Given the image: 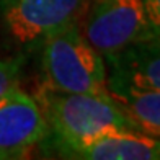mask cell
Instances as JSON below:
<instances>
[{
	"mask_svg": "<svg viewBox=\"0 0 160 160\" xmlns=\"http://www.w3.org/2000/svg\"><path fill=\"white\" fill-rule=\"evenodd\" d=\"M90 0H0V21L12 42L31 46L52 31L77 23Z\"/></svg>",
	"mask_w": 160,
	"mask_h": 160,
	"instance_id": "3",
	"label": "cell"
},
{
	"mask_svg": "<svg viewBox=\"0 0 160 160\" xmlns=\"http://www.w3.org/2000/svg\"><path fill=\"white\" fill-rule=\"evenodd\" d=\"M39 106L62 154L108 131L134 129L106 90L70 93L46 87Z\"/></svg>",
	"mask_w": 160,
	"mask_h": 160,
	"instance_id": "1",
	"label": "cell"
},
{
	"mask_svg": "<svg viewBox=\"0 0 160 160\" xmlns=\"http://www.w3.org/2000/svg\"><path fill=\"white\" fill-rule=\"evenodd\" d=\"M48 132L46 118L33 97L17 87L0 98V160L25 157Z\"/></svg>",
	"mask_w": 160,
	"mask_h": 160,
	"instance_id": "5",
	"label": "cell"
},
{
	"mask_svg": "<svg viewBox=\"0 0 160 160\" xmlns=\"http://www.w3.org/2000/svg\"><path fill=\"white\" fill-rule=\"evenodd\" d=\"M150 30L155 36H160V0H144Z\"/></svg>",
	"mask_w": 160,
	"mask_h": 160,
	"instance_id": "10",
	"label": "cell"
},
{
	"mask_svg": "<svg viewBox=\"0 0 160 160\" xmlns=\"http://www.w3.org/2000/svg\"><path fill=\"white\" fill-rule=\"evenodd\" d=\"M82 33L101 56L155 36L144 0H93Z\"/></svg>",
	"mask_w": 160,
	"mask_h": 160,
	"instance_id": "4",
	"label": "cell"
},
{
	"mask_svg": "<svg viewBox=\"0 0 160 160\" xmlns=\"http://www.w3.org/2000/svg\"><path fill=\"white\" fill-rule=\"evenodd\" d=\"M106 92L136 131L160 139V92L108 80Z\"/></svg>",
	"mask_w": 160,
	"mask_h": 160,
	"instance_id": "8",
	"label": "cell"
},
{
	"mask_svg": "<svg viewBox=\"0 0 160 160\" xmlns=\"http://www.w3.org/2000/svg\"><path fill=\"white\" fill-rule=\"evenodd\" d=\"M65 154L88 160H160V139L136 129H116Z\"/></svg>",
	"mask_w": 160,
	"mask_h": 160,
	"instance_id": "7",
	"label": "cell"
},
{
	"mask_svg": "<svg viewBox=\"0 0 160 160\" xmlns=\"http://www.w3.org/2000/svg\"><path fill=\"white\" fill-rule=\"evenodd\" d=\"M42 44V72L51 90L92 93L106 90L105 59L77 23L52 31Z\"/></svg>",
	"mask_w": 160,
	"mask_h": 160,
	"instance_id": "2",
	"label": "cell"
},
{
	"mask_svg": "<svg viewBox=\"0 0 160 160\" xmlns=\"http://www.w3.org/2000/svg\"><path fill=\"white\" fill-rule=\"evenodd\" d=\"M23 57H7L0 59V98H3L8 92L18 87Z\"/></svg>",
	"mask_w": 160,
	"mask_h": 160,
	"instance_id": "9",
	"label": "cell"
},
{
	"mask_svg": "<svg viewBox=\"0 0 160 160\" xmlns=\"http://www.w3.org/2000/svg\"><path fill=\"white\" fill-rule=\"evenodd\" d=\"M103 59L110 65L108 82L160 92V36L141 39Z\"/></svg>",
	"mask_w": 160,
	"mask_h": 160,
	"instance_id": "6",
	"label": "cell"
}]
</instances>
